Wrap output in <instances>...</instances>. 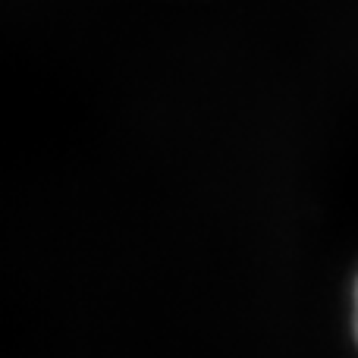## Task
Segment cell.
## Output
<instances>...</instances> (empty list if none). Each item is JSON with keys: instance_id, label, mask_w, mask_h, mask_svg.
I'll return each instance as SVG.
<instances>
[{"instance_id": "1", "label": "cell", "mask_w": 358, "mask_h": 358, "mask_svg": "<svg viewBox=\"0 0 358 358\" xmlns=\"http://www.w3.org/2000/svg\"><path fill=\"white\" fill-rule=\"evenodd\" d=\"M352 334H355V343H358V277L352 283Z\"/></svg>"}]
</instances>
